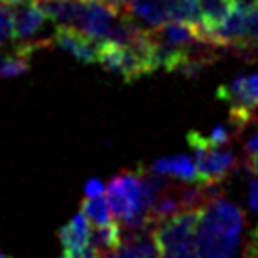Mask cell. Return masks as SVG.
Segmentation results:
<instances>
[{"label":"cell","mask_w":258,"mask_h":258,"mask_svg":"<svg viewBox=\"0 0 258 258\" xmlns=\"http://www.w3.org/2000/svg\"><path fill=\"white\" fill-rule=\"evenodd\" d=\"M117 15H119V12L113 6H109L108 2L85 0V8H83V14L79 17V23L76 29L81 30L91 40L100 43L108 38Z\"/></svg>","instance_id":"cell-6"},{"label":"cell","mask_w":258,"mask_h":258,"mask_svg":"<svg viewBox=\"0 0 258 258\" xmlns=\"http://www.w3.org/2000/svg\"><path fill=\"white\" fill-rule=\"evenodd\" d=\"M149 168L160 175H170L186 183H198V170L186 155H173V157H162L151 162Z\"/></svg>","instance_id":"cell-11"},{"label":"cell","mask_w":258,"mask_h":258,"mask_svg":"<svg viewBox=\"0 0 258 258\" xmlns=\"http://www.w3.org/2000/svg\"><path fill=\"white\" fill-rule=\"evenodd\" d=\"M89 241L93 245L100 258L108 252L115 251L119 245L122 243V228L119 222H108V224H94L91 228V236Z\"/></svg>","instance_id":"cell-13"},{"label":"cell","mask_w":258,"mask_h":258,"mask_svg":"<svg viewBox=\"0 0 258 258\" xmlns=\"http://www.w3.org/2000/svg\"><path fill=\"white\" fill-rule=\"evenodd\" d=\"M0 258H10V256H8L6 252H2V251H0Z\"/></svg>","instance_id":"cell-27"},{"label":"cell","mask_w":258,"mask_h":258,"mask_svg":"<svg viewBox=\"0 0 258 258\" xmlns=\"http://www.w3.org/2000/svg\"><path fill=\"white\" fill-rule=\"evenodd\" d=\"M106 194L111 213L119 222L126 221L138 213H145L144 209V192H142V179L138 170H124L106 185ZM147 215V213H145Z\"/></svg>","instance_id":"cell-3"},{"label":"cell","mask_w":258,"mask_h":258,"mask_svg":"<svg viewBox=\"0 0 258 258\" xmlns=\"http://www.w3.org/2000/svg\"><path fill=\"white\" fill-rule=\"evenodd\" d=\"M106 192V186H104V183H102L100 179H89L85 185V196H102V194Z\"/></svg>","instance_id":"cell-23"},{"label":"cell","mask_w":258,"mask_h":258,"mask_svg":"<svg viewBox=\"0 0 258 258\" xmlns=\"http://www.w3.org/2000/svg\"><path fill=\"white\" fill-rule=\"evenodd\" d=\"M51 42L60 49L68 51L74 58H78L83 64H93L98 58V42L85 36L81 30L74 27H57Z\"/></svg>","instance_id":"cell-7"},{"label":"cell","mask_w":258,"mask_h":258,"mask_svg":"<svg viewBox=\"0 0 258 258\" xmlns=\"http://www.w3.org/2000/svg\"><path fill=\"white\" fill-rule=\"evenodd\" d=\"M247 30H249V43H251L252 51L258 45V0H251V4H249Z\"/></svg>","instance_id":"cell-19"},{"label":"cell","mask_w":258,"mask_h":258,"mask_svg":"<svg viewBox=\"0 0 258 258\" xmlns=\"http://www.w3.org/2000/svg\"><path fill=\"white\" fill-rule=\"evenodd\" d=\"M247 198H249V208H251V211L252 213H258V177H252L249 181Z\"/></svg>","instance_id":"cell-22"},{"label":"cell","mask_w":258,"mask_h":258,"mask_svg":"<svg viewBox=\"0 0 258 258\" xmlns=\"http://www.w3.org/2000/svg\"><path fill=\"white\" fill-rule=\"evenodd\" d=\"M89 236H91L89 219L79 211L72 217V221L58 230V239L64 247V256L78 258L89 245Z\"/></svg>","instance_id":"cell-9"},{"label":"cell","mask_w":258,"mask_h":258,"mask_svg":"<svg viewBox=\"0 0 258 258\" xmlns=\"http://www.w3.org/2000/svg\"><path fill=\"white\" fill-rule=\"evenodd\" d=\"M164 6L168 19L188 23L202 29V12L198 0H164Z\"/></svg>","instance_id":"cell-15"},{"label":"cell","mask_w":258,"mask_h":258,"mask_svg":"<svg viewBox=\"0 0 258 258\" xmlns=\"http://www.w3.org/2000/svg\"><path fill=\"white\" fill-rule=\"evenodd\" d=\"M102 2H108L109 6H113L119 14L124 12V8H126V4H128V0H102Z\"/></svg>","instance_id":"cell-25"},{"label":"cell","mask_w":258,"mask_h":258,"mask_svg":"<svg viewBox=\"0 0 258 258\" xmlns=\"http://www.w3.org/2000/svg\"><path fill=\"white\" fill-rule=\"evenodd\" d=\"M209 144L215 145V147H224V145L230 144V140H232V132H230L226 126H222V124H219V126H215V128L211 130V134L208 136Z\"/></svg>","instance_id":"cell-20"},{"label":"cell","mask_w":258,"mask_h":258,"mask_svg":"<svg viewBox=\"0 0 258 258\" xmlns=\"http://www.w3.org/2000/svg\"><path fill=\"white\" fill-rule=\"evenodd\" d=\"M217 98L230 108V121L241 134L254 119L258 109V72L239 74L217 89Z\"/></svg>","instance_id":"cell-1"},{"label":"cell","mask_w":258,"mask_h":258,"mask_svg":"<svg viewBox=\"0 0 258 258\" xmlns=\"http://www.w3.org/2000/svg\"><path fill=\"white\" fill-rule=\"evenodd\" d=\"M45 12L42 10L38 0L21 2L17 12H15V40L19 43L32 42L40 29L45 23Z\"/></svg>","instance_id":"cell-8"},{"label":"cell","mask_w":258,"mask_h":258,"mask_svg":"<svg viewBox=\"0 0 258 258\" xmlns=\"http://www.w3.org/2000/svg\"><path fill=\"white\" fill-rule=\"evenodd\" d=\"M0 2L10 4V6H19V4H21V2H25V0H0Z\"/></svg>","instance_id":"cell-26"},{"label":"cell","mask_w":258,"mask_h":258,"mask_svg":"<svg viewBox=\"0 0 258 258\" xmlns=\"http://www.w3.org/2000/svg\"><path fill=\"white\" fill-rule=\"evenodd\" d=\"M186 142L196 155L198 183L202 185H221L239 164L232 151L211 145L208 136H202L200 132L190 130L186 134Z\"/></svg>","instance_id":"cell-2"},{"label":"cell","mask_w":258,"mask_h":258,"mask_svg":"<svg viewBox=\"0 0 258 258\" xmlns=\"http://www.w3.org/2000/svg\"><path fill=\"white\" fill-rule=\"evenodd\" d=\"M96 62H100L104 70L117 74L124 81H136L147 74H153V68L145 62V58L136 49L126 47V45H119V43H113L109 40L98 43Z\"/></svg>","instance_id":"cell-4"},{"label":"cell","mask_w":258,"mask_h":258,"mask_svg":"<svg viewBox=\"0 0 258 258\" xmlns=\"http://www.w3.org/2000/svg\"><path fill=\"white\" fill-rule=\"evenodd\" d=\"M15 40V12L10 4L0 2V47Z\"/></svg>","instance_id":"cell-18"},{"label":"cell","mask_w":258,"mask_h":258,"mask_svg":"<svg viewBox=\"0 0 258 258\" xmlns=\"http://www.w3.org/2000/svg\"><path fill=\"white\" fill-rule=\"evenodd\" d=\"M245 166L252 175H258V155H247L245 157Z\"/></svg>","instance_id":"cell-24"},{"label":"cell","mask_w":258,"mask_h":258,"mask_svg":"<svg viewBox=\"0 0 258 258\" xmlns=\"http://www.w3.org/2000/svg\"><path fill=\"white\" fill-rule=\"evenodd\" d=\"M81 213L93 222V224H108L111 222V208H109L108 198H102V196H85V200L81 202Z\"/></svg>","instance_id":"cell-16"},{"label":"cell","mask_w":258,"mask_h":258,"mask_svg":"<svg viewBox=\"0 0 258 258\" xmlns=\"http://www.w3.org/2000/svg\"><path fill=\"white\" fill-rule=\"evenodd\" d=\"M60 258H66V256H60Z\"/></svg>","instance_id":"cell-28"},{"label":"cell","mask_w":258,"mask_h":258,"mask_svg":"<svg viewBox=\"0 0 258 258\" xmlns=\"http://www.w3.org/2000/svg\"><path fill=\"white\" fill-rule=\"evenodd\" d=\"M158 245L155 241L153 230L142 234H130L115 251L104 254L102 258H158Z\"/></svg>","instance_id":"cell-10"},{"label":"cell","mask_w":258,"mask_h":258,"mask_svg":"<svg viewBox=\"0 0 258 258\" xmlns=\"http://www.w3.org/2000/svg\"><path fill=\"white\" fill-rule=\"evenodd\" d=\"M29 58L21 53L14 51L12 55H4L0 57V78H17L23 74L29 72Z\"/></svg>","instance_id":"cell-17"},{"label":"cell","mask_w":258,"mask_h":258,"mask_svg":"<svg viewBox=\"0 0 258 258\" xmlns=\"http://www.w3.org/2000/svg\"><path fill=\"white\" fill-rule=\"evenodd\" d=\"M124 14L132 15L136 21L145 23L149 29H158L168 21L164 0H128Z\"/></svg>","instance_id":"cell-12"},{"label":"cell","mask_w":258,"mask_h":258,"mask_svg":"<svg viewBox=\"0 0 258 258\" xmlns=\"http://www.w3.org/2000/svg\"><path fill=\"white\" fill-rule=\"evenodd\" d=\"M202 12V30L208 32L221 25L236 8V0H198Z\"/></svg>","instance_id":"cell-14"},{"label":"cell","mask_w":258,"mask_h":258,"mask_svg":"<svg viewBox=\"0 0 258 258\" xmlns=\"http://www.w3.org/2000/svg\"><path fill=\"white\" fill-rule=\"evenodd\" d=\"M245 258H258V224L249 234V241L245 245Z\"/></svg>","instance_id":"cell-21"},{"label":"cell","mask_w":258,"mask_h":258,"mask_svg":"<svg viewBox=\"0 0 258 258\" xmlns=\"http://www.w3.org/2000/svg\"><path fill=\"white\" fill-rule=\"evenodd\" d=\"M200 222L219 234L230 237H241V232L245 228V213L234 202L219 196L202 209Z\"/></svg>","instance_id":"cell-5"}]
</instances>
